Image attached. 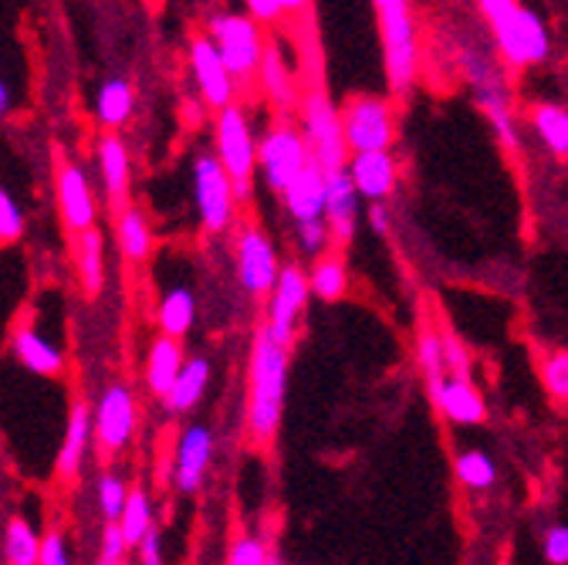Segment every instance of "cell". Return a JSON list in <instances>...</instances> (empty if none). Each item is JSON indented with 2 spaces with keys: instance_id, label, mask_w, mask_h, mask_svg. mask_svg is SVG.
<instances>
[{
  "instance_id": "obj_31",
  "label": "cell",
  "mask_w": 568,
  "mask_h": 565,
  "mask_svg": "<svg viewBox=\"0 0 568 565\" xmlns=\"http://www.w3.org/2000/svg\"><path fill=\"white\" fill-rule=\"evenodd\" d=\"M531 125L551 157H558V160L568 157V109L565 105H548V102L535 105Z\"/></svg>"
},
{
  "instance_id": "obj_33",
  "label": "cell",
  "mask_w": 568,
  "mask_h": 565,
  "mask_svg": "<svg viewBox=\"0 0 568 565\" xmlns=\"http://www.w3.org/2000/svg\"><path fill=\"white\" fill-rule=\"evenodd\" d=\"M41 558V535L31 528L28 518L14 515L4 528V562L11 565H38Z\"/></svg>"
},
{
  "instance_id": "obj_6",
  "label": "cell",
  "mask_w": 568,
  "mask_h": 565,
  "mask_svg": "<svg viewBox=\"0 0 568 565\" xmlns=\"http://www.w3.org/2000/svg\"><path fill=\"white\" fill-rule=\"evenodd\" d=\"M257 24L261 21H254L251 14H213L206 21V34L221 48L227 68L241 82H251L257 75L264 48H267Z\"/></svg>"
},
{
  "instance_id": "obj_46",
  "label": "cell",
  "mask_w": 568,
  "mask_h": 565,
  "mask_svg": "<svg viewBox=\"0 0 568 565\" xmlns=\"http://www.w3.org/2000/svg\"><path fill=\"white\" fill-rule=\"evenodd\" d=\"M135 558H139L142 565H160V562H163V538H160V528H156V525L146 532V538H142V542L135 545Z\"/></svg>"
},
{
  "instance_id": "obj_38",
  "label": "cell",
  "mask_w": 568,
  "mask_h": 565,
  "mask_svg": "<svg viewBox=\"0 0 568 565\" xmlns=\"http://www.w3.org/2000/svg\"><path fill=\"white\" fill-rule=\"evenodd\" d=\"M295 238H298V248L312 258L325 254L332 248V228L325 218H308V221H295Z\"/></svg>"
},
{
  "instance_id": "obj_29",
  "label": "cell",
  "mask_w": 568,
  "mask_h": 565,
  "mask_svg": "<svg viewBox=\"0 0 568 565\" xmlns=\"http://www.w3.org/2000/svg\"><path fill=\"white\" fill-rule=\"evenodd\" d=\"M206 386H210V363H206L203 356H193V360L183 363V373H180L176 386L170 390V396H166L163 403H166L173 413H190V410L203 400Z\"/></svg>"
},
{
  "instance_id": "obj_39",
  "label": "cell",
  "mask_w": 568,
  "mask_h": 565,
  "mask_svg": "<svg viewBox=\"0 0 568 565\" xmlns=\"http://www.w3.org/2000/svg\"><path fill=\"white\" fill-rule=\"evenodd\" d=\"M21 238H24V210L4 186H0V248L18 244Z\"/></svg>"
},
{
  "instance_id": "obj_27",
  "label": "cell",
  "mask_w": 568,
  "mask_h": 565,
  "mask_svg": "<svg viewBox=\"0 0 568 565\" xmlns=\"http://www.w3.org/2000/svg\"><path fill=\"white\" fill-rule=\"evenodd\" d=\"M115 238H119V251L125 261L139 264L153 254V231H150V221L142 214L139 206L125 203L119 206V218H115Z\"/></svg>"
},
{
  "instance_id": "obj_16",
  "label": "cell",
  "mask_w": 568,
  "mask_h": 565,
  "mask_svg": "<svg viewBox=\"0 0 568 565\" xmlns=\"http://www.w3.org/2000/svg\"><path fill=\"white\" fill-rule=\"evenodd\" d=\"M325 221L332 228L335 248H345L359 221V190L352 183L348 167L325 170Z\"/></svg>"
},
{
  "instance_id": "obj_12",
  "label": "cell",
  "mask_w": 568,
  "mask_h": 565,
  "mask_svg": "<svg viewBox=\"0 0 568 565\" xmlns=\"http://www.w3.org/2000/svg\"><path fill=\"white\" fill-rule=\"evenodd\" d=\"M95 416V447L102 457L119 454L132 434H135V420H139V403L135 393L125 383H115L102 393V400L92 410Z\"/></svg>"
},
{
  "instance_id": "obj_50",
  "label": "cell",
  "mask_w": 568,
  "mask_h": 565,
  "mask_svg": "<svg viewBox=\"0 0 568 565\" xmlns=\"http://www.w3.org/2000/svg\"><path fill=\"white\" fill-rule=\"evenodd\" d=\"M8 112H11V89L4 79H0V115H8Z\"/></svg>"
},
{
  "instance_id": "obj_45",
  "label": "cell",
  "mask_w": 568,
  "mask_h": 565,
  "mask_svg": "<svg viewBox=\"0 0 568 565\" xmlns=\"http://www.w3.org/2000/svg\"><path fill=\"white\" fill-rule=\"evenodd\" d=\"M545 558L551 565H568V525H555L545 535Z\"/></svg>"
},
{
  "instance_id": "obj_1",
  "label": "cell",
  "mask_w": 568,
  "mask_h": 565,
  "mask_svg": "<svg viewBox=\"0 0 568 565\" xmlns=\"http://www.w3.org/2000/svg\"><path fill=\"white\" fill-rule=\"evenodd\" d=\"M288 349L277 342L267 325L257 329L251 349V396H247V431L257 444L277 434L284 413V386H288Z\"/></svg>"
},
{
  "instance_id": "obj_20",
  "label": "cell",
  "mask_w": 568,
  "mask_h": 565,
  "mask_svg": "<svg viewBox=\"0 0 568 565\" xmlns=\"http://www.w3.org/2000/svg\"><path fill=\"white\" fill-rule=\"evenodd\" d=\"M352 183L366 200H386L396 190V160L389 150H366V153H352L348 160Z\"/></svg>"
},
{
  "instance_id": "obj_32",
  "label": "cell",
  "mask_w": 568,
  "mask_h": 565,
  "mask_svg": "<svg viewBox=\"0 0 568 565\" xmlns=\"http://www.w3.org/2000/svg\"><path fill=\"white\" fill-rule=\"evenodd\" d=\"M132 105H135V92L125 79H109L99 95H95V119L105 125V129H119L122 122H129L132 115Z\"/></svg>"
},
{
  "instance_id": "obj_48",
  "label": "cell",
  "mask_w": 568,
  "mask_h": 565,
  "mask_svg": "<svg viewBox=\"0 0 568 565\" xmlns=\"http://www.w3.org/2000/svg\"><path fill=\"white\" fill-rule=\"evenodd\" d=\"M369 224H373V231H376V234H386V231H389V218H386V206H383V200H373V210H369Z\"/></svg>"
},
{
  "instance_id": "obj_17",
  "label": "cell",
  "mask_w": 568,
  "mask_h": 565,
  "mask_svg": "<svg viewBox=\"0 0 568 565\" xmlns=\"http://www.w3.org/2000/svg\"><path fill=\"white\" fill-rule=\"evenodd\" d=\"M213 457V434L203 423L186 427L176 441V457H173V481L180 494H193L203 484V474Z\"/></svg>"
},
{
  "instance_id": "obj_43",
  "label": "cell",
  "mask_w": 568,
  "mask_h": 565,
  "mask_svg": "<svg viewBox=\"0 0 568 565\" xmlns=\"http://www.w3.org/2000/svg\"><path fill=\"white\" fill-rule=\"evenodd\" d=\"M444 356H447V370L454 376H470V356L454 332H444Z\"/></svg>"
},
{
  "instance_id": "obj_4",
  "label": "cell",
  "mask_w": 568,
  "mask_h": 565,
  "mask_svg": "<svg viewBox=\"0 0 568 565\" xmlns=\"http://www.w3.org/2000/svg\"><path fill=\"white\" fill-rule=\"evenodd\" d=\"M213 135H217V157H221L224 170L234 180L237 200L247 203L251 186H254V173H257V139L251 132V122H247L244 109H237V105L221 109Z\"/></svg>"
},
{
  "instance_id": "obj_7",
  "label": "cell",
  "mask_w": 568,
  "mask_h": 565,
  "mask_svg": "<svg viewBox=\"0 0 568 565\" xmlns=\"http://www.w3.org/2000/svg\"><path fill=\"white\" fill-rule=\"evenodd\" d=\"M464 72H467V82L474 85L477 92V105L484 109L497 143H501L505 150H518V125H515V112H511V92L508 85L501 82V75L494 72L490 61H484L480 54L474 51H464Z\"/></svg>"
},
{
  "instance_id": "obj_30",
  "label": "cell",
  "mask_w": 568,
  "mask_h": 565,
  "mask_svg": "<svg viewBox=\"0 0 568 565\" xmlns=\"http://www.w3.org/2000/svg\"><path fill=\"white\" fill-rule=\"evenodd\" d=\"M193 319H196V299H193V292H190L186 285L170 289V292L160 299V309H156L160 332L183 339V335L193 329Z\"/></svg>"
},
{
  "instance_id": "obj_40",
  "label": "cell",
  "mask_w": 568,
  "mask_h": 565,
  "mask_svg": "<svg viewBox=\"0 0 568 565\" xmlns=\"http://www.w3.org/2000/svg\"><path fill=\"white\" fill-rule=\"evenodd\" d=\"M541 383L548 390L551 400L568 403V352H551V356L541 363Z\"/></svg>"
},
{
  "instance_id": "obj_13",
  "label": "cell",
  "mask_w": 568,
  "mask_h": 565,
  "mask_svg": "<svg viewBox=\"0 0 568 565\" xmlns=\"http://www.w3.org/2000/svg\"><path fill=\"white\" fill-rule=\"evenodd\" d=\"M234 261H237V281L241 289L251 295H267L274 289V281L281 274L277 251L267 241L261 228H244L234 244Z\"/></svg>"
},
{
  "instance_id": "obj_19",
  "label": "cell",
  "mask_w": 568,
  "mask_h": 565,
  "mask_svg": "<svg viewBox=\"0 0 568 565\" xmlns=\"http://www.w3.org/2000/svg\"><path fill=\"white\" fill-rule=\"evenodd\" d=\"M434 393V403L440 406V413L457 423V427H477V423L487 420V406H484V396L477 393L474 380L470 376H447L440 386L430 390Z\"/></svg>"
},
{
  "instance_id": "obj_49",
  "label": "cell",
  "mask_w": 568,
  "mask_h": 565,
  "mask_svg": "<svg viewBox=\"0 0 568 565\" xmlns=\"http://www.w3.org/2000/svg\"><path fill=\"white\" fill-rule=\"evenodd\" d=\"M308 4L312 0H281L284 14H302V11H308Z\"/></svg>"
},
{
  "instance_id": "obj_11",
  "label": "cell",
  "mask_w": 568,
  "mask_h": 565,
  "mask_svg": "<svg viewBox=\"0 0 568 565\" xmlns=\"http://www.w3.org/2000/svg\"><path fill=\"white\" fill-rule=\"evenodd\" d=\"M308 299H312L308 274L298 264L281 268L274 289L267 292V322H264L277 342H284V345L295 342V329H298V319H302Z\"/></svg>"
},
{
  "instance_id": "obj_28",
  "label": "cell",
  "mask_w": 568,
  "mask_h": 565,
  "mask_svg": "<svg viewBox=\"0 0 568 565\" xmlns=\"http://www.w3.org/2000/svg\"><path fill=\"white\" fill-rule=\"evenodd\" d=\"M308 285H312V295L322 299V302L345 299V292H348V268H345V258H342L338 248H328L325 254L315 258V264L308 271Z\"/></svg>"
},
{
  "instance_id": "obj_23",
  "label": "cell",
  "mask_w": 568,
  "mask_h": 565,
  "mask_svg": "<svg viewBox=\"0 0 568 565\" xmlns=\"http://www.w3.org/2000/svg\"><path fill=\"white\" fill-rule=\"evenodd\" d=\"M11 349H14V360L38 376H61L64 373V352L54 342H48L41 332H34L31 325L14 329Z\"/></svg>"
},
{
  "instance_id": "obj_3",
  "label": "cell",
  "mask_w": 568,
  "mask_h": 565,
  "mask_svg": "<svg viewBox=\"0 0 568 565\" xmlns=\"http://www.w3.org/2000/svg\"><path fill=\"white\" fill-rule=\"evenodd\" d=\"M379 38H383V58L386 75L396 95L409 92L419 72V41H416V21L409 11V0H373Z\"/></svg>"
},
{
  "instance_id": "obj_44",
  "label": "cell",
  "mask_w": 568,
  "mask_h": 565,
  "mask_svg": "<svg viewBox=\"0 0 568 565\" xmlns=\"http://www.w3.org/2000/svg\"><path fill=\"white\" fill-rule=\"evenodd\" d=\"M38 565H68V542L61 532H48L41 535V558Z\"/></svg>"
},
{
  "instance_id": "obj_34",
  "label": "cell",
  "mask_w": 568,
  "mask_h": 565,
  "mask_svg": "<svg viewBox=\"0 0 568 565\" xmlns=\"http://www.w3.org/2000/svg\"><path fill=\"white\" fill-rule=\"evenodd\" d=\"M416 363H419L426 383H430V390L440 386L450 376L447 356H444V332H437V329H423L419 332V339H416Z\"/></svg>"
},
{
  "instance_id": "obj_18",
  "label": "cell",
  "mask_w": 568,
  "mask_h": 565,
  "mask_svg": "<svg viewBox=\"0 0 568 565\" xmlns=\"http://www.w3.org/2000/svg\"><path fill=\"white\" fill-rule=\"evenodd\" d=\"M92 444H95V416H92V410L85 403H75V406H71V416H68L58 461H54L58 481L71 484L82 474V464H85V454H89Z\"/></svg>"
},
{
  "instance_id": "obj_15",
  "label": "cell",
  "mask_w": 568,
  "mask_h": 565,
  "mask_svg": "<svg viewBox=\"0 0 568 565\" xmlns=\"http://www.w3.org/2000/svg\"><path fill=\"white\" fill-rule=\"evenodd\" d=\"M54 193H58V210H61V221L71 234H79L85 228H95L99 218V203L92 193V183L85 176L82 167L75 163H61L58 176H54Z\"/></svg>"
},
{
  "instance_id": "obj_42",
  "label": "cell",
  "mask_w": 568,
  "mask_h": 565,
  "mask_svg": "<svg viewBox=\"0 0 568 565\" xmlns=\"http://www.w3.org/2000/svg\"><path fill=\"white\" fill-rule=\"evenodd\" d=\"M227 562L231 565H267V562H274V555L267 552V542H261L254 535H244V538H237L231 545Z\"/></svg>"
},
{
  "instance_id": "obj_26",
  "label": "cell",
  "mask_w": 568,
  "mask_h": 565,
  "mask_svg": "<svg viewBox=\"0 0 568 565\" xmlns=\"http://www.w3.org/2000/svg\"><path fill=\"white\" fill-rule=\"evenodd\" d=\"M71 258H75V274L79 285L89 299H95L105 285V251H102V234L99 228H85L75 234L71 244Z\"/></svg>"
},
{
  "instance_id": "obj_47",
  "label": "cell",
  "mask_w": 568,
  "mask_h": 565,
  "mask_svg": "<svg viewBox=\"0 0 568 565\" xmlns=\"http://www.w3.org/2000/svg\"><path fill=\"white\" fill-rule=\"evenodd\" d=\"M244 8L254 21L261 24H277L284 18V8H281V0H244Z\"/></svg>"
},
{
  "instance_id": "obj_10",
  "label": "cell",
  "mask_w": 568,
  "mask_h": 565,
  "mask_svg": "<svg viewBox=\"0 0 568 565\" xmlns=\"http://www.w3.org/2000/svg\"><path fill=\"white\" fill-rule=\"evenodd\" d=\"M342 125L352 153L389 150L396 139V119L386 99L376 95H352L342 109Z\"/></svg>"
},
{
  "instance_id": "obj_2",
  "label": "cell",
  "mask_w": 568,
  "mask_h": 565,
  "mask_svg": "<svg viewBox=\"0 0 568 565\" xmlns=\"http://www.w3.org/2000/svg\"><path fill=\"white\" fill-rule=\"evenodd\" d=\"M477 11L490 28L497 51L511 68H528L551 54L548 24L521 0H477Z\"/></svg>"
},
{
  "instance_id": "obj_37",
  "label": "cell",
  "mask_w": 568,
  "mask_h": 565,
  "mask_svg": "<svg viewBox=\"0 0 568 565\" xmlns=\"http://www.w3.org/2000/svg\"><path fill=\"white\" fill-rule=\"evenodd\" d=\"M129 484H125V477H119V474H112V471H105L102 477H99V484H95V498H99V512H102V518L105 522H119L122 518V512H125V505H129Z\"/></svg>"
},
{
  "instance_id": "obj_5",
  "label": "cell",
  "mask_w": 568,
  "mask_h": 565,
  "mask_svg": "<svg viewBox=\"0 0 568 565\" xmlns=\"http://www.w3.org/2000/svg\"><path fill=\"white\" fill-rule=\"evenodd\" d=\"M302 132L312 147V157L322 170L348 167V139L342 125V112L328 102L322 89H312L302 99Z\"/></svg>"
},
{
  "instance_id": "obj_9",
  "label": "cell",
  "mask_w": 568,
  "mask_h": 565,
  "mask_svg": "<svg viewBox=\"0 0 568 565\" xmlns=\"http://www.w3.org/2000/svg\"><path fill=\"white\" fill-rule=\"evenodd\" d=\"M193 193H196V210L206 231L221 234L234 224V206L237 190L231 173L224 170L221 157H196L193 163Z\"/></svg>"
},
{
  "instance_id": "obj_25",
  "label": "cell",
  "mask_w": 568,
  "mask_h": 565,
  "mask_svg": "<svg viewBox=\"0 0 568 565\" xmlns=\"http://www.w3.org/2000/svg\"><path fill=\"white\" fill-rule=\"evenodd\" d=\"M99 176H102L109 203L125 206L132 170H129V150H125V143L119 135H102L99 139Z\"/></svg>"
},
{
  "instance_id": "obj_22",
  "label": "cell",
  "mask_w": 568,
  "mask_h": 565,
  "mask_svg": "<svg viewBox=\"0 0 568 565\" xmlns=\"http://www.w3.org/2000/svg\"><path fill=\"white\" fill-rule=\"evenodd\" d=\"M183 363H186V356L180 349V339L160 332L153 339V345H150V356H146V386H150V393L166 400L170 390L176 386L180 373H183Z\"/></svg>"
},
{
  "instance_id": "obj_8",
  "label": "cell",
  "mask_w": 568,
  "mask_h": 565,
  "mask_svg": "<svg viewBox=\"0 0 568 565\" xmlns=\"http://www.w3.org/2000/svg\"><path fill=\"white\" fill-rule=\"evenodd\" d=\"M312 147L302 129L295 125H274L257 143V173L264 176L267 190L284 193L288 183L312 163Z\"/></svg>"
},
{
  "instance_id": "obj_35",
  "label": "cell",
  "mask_w": 568,
  "mask_h": 565,
  "mask_svg": "<svg viewBox=\"0 0 568 565\" xmlns=\"http://www.w3.org/2000/svg\"><path fill=\"white\" fill-rule=\"evenodd\" d=\"M119 525H122V532H125V538H129V545H132V548H135L142 538H146V532L156 525V522H153V505H150V494L142 491V487H132V494H129V505H125V512H122Z\"/></svg>"
},
{
  "instance_id": "obj_24",
  "label": "cell",
  "mask_w": 568,
  "mask_h": 565,
  "mask_svg": "<svg viewBox=\"0 0 568 565\" xmlns=\"http://www.w3.org/2000/svg\"><path fill=\"white\" fill-rule=\"evenodd\" d=\"M284 206L295 221H308V218H325V170L312 160L292 183L281 193Z\"/></svg>"
},
{
  "instance_id": "obj_14",
  "label": "cell",
  "mask_w": 568,
  "mask_h": 565,
  "mask_svg": "<svg viewBox=\"0 0 568 565\" xmlns=\"http://www.w3.org/2000/svg\"><path fill=\"white\" fill-rule=\"evenodd\" d=\"M190 68H193V82L200 89V99L210 109H227L234 99V72L227 68L221 48L213 44V38H193L190 41Z\"/></svg>"
},
{
  "instance_id": "obj_36",
  "label": "cell",
  "mask_w": 568,
  "mask_h": 565,
  "mask_svg": "<svg viewBox=\"0 0 568 565\" xmlns=\"http://www.w3.org/2000/svg\"><path fill=\"white\" fill-rule=\"evenodd\" d=\"M454 467H457L460 484L470 487V491H484V487H490L497 481V467H494V461L484 451H464V454H457Z\"/></svg>"
},
{
  "instance_id": "obj_41",
  "label": "cell",
  "mask_w": 568,
  "mask_h": 565,
  "mask_svg": "<svg viewBox=\"0 0 568 565\" xmlns=\"http://www.w3.org/2000/svg\"><path fill=\"white\" fill-rule=\"evenodd\" d=\"M129 548H132V545H129L122 525H119V522H105V528H102V545H99V562H102V565H119V562L129 558Z\"/></svg>"
},
{
  "instance_id": "obj_21",
  "label": "cell",
  "mask_w": 568,
  "mask_h": 565,
  "mask_svg": "<svg viewBox=\"0 0 568 565\" xmlns=\"http://www.w3.org/2000/svg\"><path fill=\"white\" fill-rule=\"evenodd\" d=\"M261 89H264V99L277 109V112H292L298 105V79H295V68L288 64V58L281 54L277 44H267L264 48V58H261Z\"/></svg>"
}]
</instances>
